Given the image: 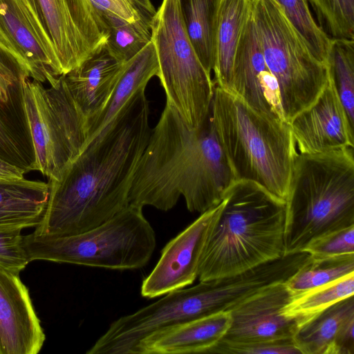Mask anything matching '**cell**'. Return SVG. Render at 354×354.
Masks as SVG:
<instances>
[{"instance_id": "cell-1", "label": "cell", "mask_w": 354, "mask_h": 354, "mask_svg": "<svg viewBox=\"0 0 354 354\" xmlns=\"http://www.w3.org/2000/svg\"><path fill=\"white\" fill-rule=\"evenodd\" d=\"M149 116V101L142 88L57 180H48L47 205L33 234L61 236L81 233L129 205L135 172L151 131Z\"/></svg>"}, {"instance_id": "cell-2", "label": "cell", "mask_w": 354, "mask_h": 354, "mask_svg": "<svg viewBox=\"0 0 354 354\" xmlns=\"http://www.w3.org/2000/svg\"><path fill=\"white\" fill-rule=\"evenodd\" d=\"M236 180L210 113L192 128L166 102L135 172L129 204L168 211L183 197L189 212L203 214L219 204Z\"/></svg>"}, {"instance_id": "cell-3", "label": "cell", "mask_w": 354, "mask_h": 354, "mask_svg": "<svg viewBox=\"0 0 354 354\" xmlns=\"http://www.w3.org/2000/svg\"><path fill=\"white\" fill-rule=\"evenodd\" d=\"M208 232L199 281L236 274L285 255L286 203L257 183L236 180Z\"/></svg>"}, {"instance_id": "cell-4", "label": "cell", "mask_w": 354, "mask_h": 354, "mask_svg": "<svg viewBox=\"0 0 354 354\" xmlns=\"http://www.w3.org/2000/svg\"><path fill=\"white\" fill-rule=\"evenodd\" d=\"M210 116L236 180H250L286 201L297 151L290 125L215 86Z\"/></svg>"}, {"instance_id": "cell-5", "label": "cell", "mask_w": 354, "mask_h": 354, "mask_svg": "<svg viewBox=\"0 0 354 354\" xmlns=\"http://www.w3.org/2000/svg\"><path fill=\"white\" fill-rule=\"evenodd\" d=\"M353 149L296 156L286 200L285 254L354 225Z\"/></svg>"}, {"instance_id": "cell-6", "label": "cell", "mask_w": 354, "mask_h": 354, "mask_svg": "<svg viewBox=\"0 0 354 354\" xmlns=\"http://www.w3.org/2000/svg\"><path fill=\"white\" fill-rule=\"evenodd\" d=\"M30 262L134 270L145 266L156 245V234L142 208L129 205L104 223L87 231L61 236H24Z\"/></svg>"}, {"instance_id": "cell-7", "label": "cell", "mask_w": 354, "mask_h": 354, "mask_svg": "<svg viewBox=\"0 0 354 354\" xmlns=\"http://www.w3.org/2000/svg\"><path fill=\"white\" fill-rule=\"evenodd\" d=\"M263 57L279 90L289 124L317 99L327 84L330 65L318 60L275 0H252Z\"/></svg>"}, {"instance_id": "cell-8", "label": "cell", "mask_w": 354, "mask_h": 354, "mask_svg": "<svg viewBox=\"0 0 354 354\" xmlns=\"http://www.w3.org/2000/svg\"><path fill=\"white\" fill-rule=\"evenodd\" d=\"M149 27L166 102L188 126L199 127L209 115L215 84L187 34L179 0H162Z\"/></svg>"}, {"instance_id": "cell-9", "label": "cell", "mask_w": 354, "mask_h": 354, "mask_svg": "<svg viewBox=\"0 0 354 354\" xmlns=\"http://www.w3.org/2000/svg\"><path fill=\"white\" fill-rule=\"evenodd\" d=\"M24 101L35 155V171L48 180H57L85 147L87 121L62 75L48 88L28 77Z\"/></svg>"}, {"instance_id": "cell-10", "label": "cell", "mask_w": 354, "mask_h": 354, "mask_svg": "<svg viewBox=\"0 0 354 354\" xmlns=\"http://www.w3.org/2000/svg\"><path fill=\"white\" fill-rule=\"evenodd\" d=\"M54 46L61 75L98 51L108 29L90 0H23Z\"/></svg>"}, {"instance_id": "cell-11", "label": "cell", "mask_w": 354, "mask_h": 354, "mask_svg": "<svg viewBox=\"0 0 354 354\" xmlns=\"http://www.w3.org/2000/svg\"><path fill=\"white\" fill-rule=\"evenodd\" d=\"M0 48L32 80L53 85L61 75L50 39L23 0H0Z\"/></svg>"}, {"instance_id": "cell-12", "label": "cell", "mask_w": 354, "mask_h": 354, "mask_svg": "<svg viewBox=\"0 0 354 354\" xmlns=\"http://www.w3.org/2000/svg\"><path fill=\"white\" fill-rule=\"evenodd\" d=\"M223 203V198L167 243L156 266L142 281V297L155 298L194 282L208 232Z\"/></svg>"}, {"instance_id": "cell-13", "label": "cell", "mask_w": 354, "mask_h": 354, "mask_svg": "<svg viewBox=\"0 0 354 354\" xmlns=\"http://www.w3.org/2000/svg\"><path fill=\"white\" fill-rule=\"evenodd\" d=\"M292 293L285 283L270 286L230 311L231 324L219 342L243 344L293 339L301 319L284 314Z\"/></svg>"}, {"instance_id": "cell-14", "label": "cell", "mask_w": 354, "mask_h": 354, "mask_svg": "<svg viewBox=\"0 0 354 354\" xmlns=\"http://www.w3.org/2000/svg\"><path fill=\"white\" fill-rule=\"evenodd\" d=\"M30 77L0 48V158L26 173L35 171V155L26 115L24 86Z\"/></svg>"}, {"instance_id": "cell-15", "label": "cell", "mask_w": 354, "mask_h": 354, "mask_svg": "<svg viewBox=\"0 0 354 354\" xmlns=\"http://www.w3.org/2000/svg\"><path fill=\"white\" fill-rule=\"evenodd\" d=\"M231 92L254 110L286 122L277 82L263 57L252 5L235 55Z\"/></svg>"}, {"instance_id": "cell-16", "label": "cell", "mask_w": 354, "mask_h": 354, "mask_svg": "<svg viewBox=\"0 0 354 354\" xmlns=\"http://www.w3.org/2000/svg\"><path fill=\"white\" fill-rule=\"evenodd\" d=\"M289 125L298 153L354 148V126L348 120L331 73L315 102L297 115Z\"/></svg>"}, {"instance_id": "cell-17", "label": "cell", "mask_w": 354, "mask_h": 354, "mask_svg": "<svg viewBox=\"0 0 354 354\" xmlns=\"http://www.w3.org/2000/svg\"><path fill=\"white\" fill-rule=\"evenodd\" d=\"M45 340L28 288L19 275L0 268L1 354H37Z\"/></svg>"}, {"instance_id": "cell-18", "label": "cell", "mask_w": 354, "mask_h": 354, "mask_svg": "<svg viewBox=\"0 0 354 354\" xmlns=\"http://www.w3.org/2000/svg\"><path fill=\"white\" fill-rule=\"evenodd\" d=\"M124 65L104 44L80 65L62 75L75 104L87 121L88 129L106 108Z\"/></svg>"}, {"instance_id": "cell-19", "label": "cell", "mask_w": 354, "mask_h": 354, "mask_svg": "<svg viewBox=\"0 0 354 354\" xmlns=\"http://www.w3.org/2000/svg\"><path fill=\"white\" fill-rule=\"evenodd\" d=\"M230 324V312L194 319L149 335L140 341L135 354L207 353Z\"/></svg>"}, {"instance_id": "cell-20", "label": "cell", "mask_w": 354, "mask_h": 354, "mask_svg": "<svg viewBox=\"0 0 354 354\" xmlns=\"http://www.w3.org/2000/svg\"><path fill=\"white\" fill-rule=\"evenodd\" d=\"M353 325L351 295L301 321L293 341L301 354H336L344 334Z\"/></svg>"}, {"instance_id": "cell-21", "label": "cell", "mask_w": 354, "mask_h": 354, "mask_svg": "<svg viewBox=\"0 0 354 354\" xmlns=\"http://www.w3.org/2000/svg\"><path fill=\"white\" fill-rule=\"evenodd\" d=\"M48 196V183L25 178L0 181V230L35 227Z\"/></svg>"}, {"instance_id": "cell-22", "label": "cell", "mask_w": 354, "mask_h": 354, "mask_svg": "<svg viewBox=\"0 0 354 354\" xmlns=\"http://www.w3.org/2000/svg\"><path fill=\"white\" fill-rule=\"evenodd\" d=\"M252 0H219L214 34L215 86L231 91L234 62Z\"/></svg>"}, {"instance_id": "cell-23", "label": "cell", "mask_w": 354, "mask_h": 354, "mask_svg": "<svg viewBox=\"0 0 354 354\" xmlns=\"http://www.w3.org/2000/svg\"><path fill=\"white\" fill-rule=\"evenodd\" d=\"M158 73L156 50L151 40L134 57L124 63L122 72L106 108L88 127L86 145L114 119L137 91L146 88L149 80L154 76L158 77Z\"/></svg>"}, {"instance_id": "cell-24", "label": "cell", "mask_w": 354, "mask_h": 354, "mask_svg": "<svg viewBox=\"0 0 354 354\" xmlns=\"http://www.w3.org/2000/svg\"><path fill=\"white\" fill-rule=\"evenodd\" d=\"M219 0H179L183 23L205 69L210 74L214 62V34Z\"/></svg>"}, {"instance_id": "cell-25", "label": "cell", "mask_w": 354, "mask_h": 354, "mask_svg": "<svg viewBox=\"0 0 354 354\" xmlns=\"http://www.w3.org/2000/svg\"><path fill=\"white\" fill-rule=\"evenodd\" d=\"M354 274V254L309 260L285 284L297 295Z\"/></svg>"}, {"instance_id": "cell-26", "label": "cell", "mask_w": 354, "mask_h": 354, "mask_svg": "<svg viewBox=\"0 0 354 354\" xmlns=\"http://www.w3.org/2000/svg\"><path fill=\"white\" fill-rule=\"evenodd\" d=\"M354 293V274L335 281L292 296L285 306V315L302 320Z\"/></svg>"}, {"instance_id": "cell-27", "label": "cell", "mask_w": 354, "mask_h": 354, "mask_svg": "<svg viewBox=\"0 0 354 354\" xmlns=\"http://www.w3.org/2000/svg\"><path fill=\"white\" fill-rule=\"evenodd\" d=\"M102 20L108 29L105 46L121 62L131 59L151 40L149 21L146 19L127 22L106 17Z\"/></svg>"}, {"instance_id": "cell-28", "label": "cell", "mask_w": 354, "mask_h": 354, "mask_svg": "<svg viewBox=\"0 0 354 354\" xmlns=\"http://www.w3.org/2000/svg\"><path fill=\"white\" fill-rule=\"evenodd\" d=\"M329 64L340 101L354 126V39H331Z\"/></svg>"}, {"instance_id": "cell-29", "label": "cell", "mask_w": 354, "mask_h": 354, "mask_svg": "<svg viewBox=\"0 0 354 354\" xmlns=\"http://www.w3.org/2000/svg\"><path fill=\"white\" fill-rule=\"evenodd\" d=\"M303 37L314 56L329 64L331 39L322 30L310 10L308 0H275Z\"/></svg>"}, {"instance_id": "cell-30", "label": "cell", "mask_w": 354, "mask_h": 354, "mask_svg": "<svg viewBox=\"0 0 354 354\" xmlns=\"http://www.w3.org/2000/svg\"><path fill=\"white\" fill-rule=\"evenodd\" d=\"M322 30L331 39H354V0H308Z\"/></svg>"}, {"instance_id": "cell-31", "label": "cell", "mask_w": 354, "mask_h": 354, "mask_svg": "<svg viewBox=\"0 0 354 354\" xmlns=\"http://www.w3.org/2000/svg\"><path fill=\"white\" fill-rule=\"evenodd\" d=\"M304 250L316 259L354 254V225L315 239Z\"/></svg>"}, {"instance_id": "cell-32", "label": "cell", "mask_w": 354, "mask_h": 354, "mask_svg": "<svg viewBox=\"0 0 354 354\" xmlns=\"http://www.w3.org/2000/svg\"><path fill=\"white\" fill-rule=\"evenodd\" d=\"M21 231L0 230V268L18 275L30 263Z\"/></svg>"}, {"instance_id": "cell-33", "label": "cell", "mask_w": 354, "mask_h": 354, "mask_svg": "<svg viewBox=\"0 0 354 354\" xmlns=\"http://www.w3.org/2000/svg\"><path fill=\"white\" fill-rule=\"evenodd\" d=\"M207 353L301 354L295 346L293 339L243 344L218 342Z\"/></svg>"}, {"instance_id": "cell-34", "label": "cell", "mask_w": 354, "mask_h": 354, "mask_svg": "<svg viewBox=\"0 0 354 354\" xmlns=\"http://www.w3.org/2000/svg\"><path fill=\"white\" fill-rule=\"evenodd\" d=\"M90 1L102 19L106 17H114L127 22L146 19L131 0H90Z\"/></svg>"}, {"instance_id": "cell-35", "label": "cell", "mask_w": 354, "mask_h": 354, "mask_svg": "<svg viewBox=\"0 0 354 354\" xmlns=\"http://www.w3.org/2000/svg\"><path fill=\"white\" fill-rule=\"evenodd\" d=\"M25 171L0 158V181L22 179Z\"/></svg>"}, {"instance_id": "cell-36", "label": "cell", "mask_w": 354, "mask_h": 354, "mask_svg": "<svg viewBox=\"0 0 354 354\" xmlns=\"http://www.w3.org/2000/svg\"><path fill=\"white\" fill-rule=\"evenodd\" d=\"M141 15L149 21L156 13V10L150 0H131Z\"/></svg>"}, {"instance_id": "cell-37", "label": "cell", "mask_w": 354, "mask_h": 354, "mask_svg": "<svg viewBox=\"0 0 354 354\" xmlns=\"http://www.w3.org/2000/svg\"><path fill=\"white\" fill-rule=\"evenodd\" d=\"M0 354H1V349H0Z\"/></svg>"}]
</instances>
